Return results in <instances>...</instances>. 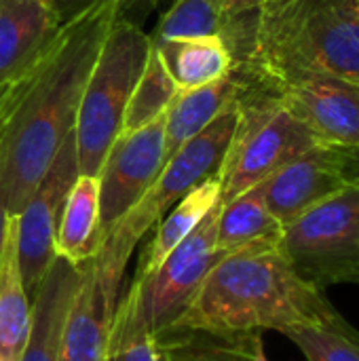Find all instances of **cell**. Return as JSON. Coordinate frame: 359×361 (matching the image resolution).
Wrapping results in <instances>:
<instances>
[{
    "label": "cell",
    "instance_id": "obj_27",
    "mask_svg": "<svg viewBox=\"0 0 359 361\" xmlns=\"http://www.w3.org/2000/svg\"><path fill=\"white\" fill-rule=\"evenodd\" d=\"M13 85H15V82H13ZM13 85H11L8 104H11V97H13ZM8 104H6L4 114H2V118H0V252H2L4 235H6V222H8V214H6V205H4V192H2V165H4V118H6Z\"/></svg>",
    "mask_w": 359,
    "mask_h": 361
},
{
    "label": "cell",
    "instance_id": "obj_2",
    "mask_svg": "<svg viewBox=\"0 0 359 361\" xmlns=\"http://www.w3.org/2000/svg\"><path fill=\"white\" fill-rule=\"evenodd\" d=\"M222 38L243 87L273 93L309 74L359 80L353 0H264L256 11L229 19Z\"/></svg>",
    "mask_w": 359,
    "mask_h": 361
},
{
    "label": "cell",
    "instance_id": "obj_18",
    "mask_svg": "<svg viewBox=\"0 0 359 361\" xmlns=\"http://www.w3.org/2000/svg\"><path fill=\"white\" fill-rule=\"evenodd\" d=\"M241 82L231 70L229 76L199 87L180 89L165 112V163L180 146L199 135L231 102L239 97Z\"/></svg>",
    "mask_w": 359,
    "mask_h": 361
},
{
    "label": "cell",
    "instance_id": "obj_21",
    "mask_svg": "<svg viewBox=\"0 0 359 361\" xmlns=\"http://www.w3.org/2000/svg\"><path fill=\"white\" fill-rule=\"evenodd\" d=\"M281 222L269 212L260 184L220 203L216 224V245L222 252H233L258 241L281 239Z\"/></svg>",
    "mask_w": 359,
    "mask_h": 361
},
{
    "label": "cell",
    "instance_id": "obj_19",
    "mask_svg": "<svg viewBox=\"0 0 359 361\" xmlns=\"http://www.w3.org/2000/svg\"><path fill=\"white\" fill-rule=\"evenodd\" d=\"M167 72L180 89H199L212 85L233 70V53L222 36L182 38L152 42Z\"/></svg>",
    "mask_w": 359,
    "mask_h": 361
},
{
    "label": "cell",
    "instance_id": "obj_7",
    "mask_svg": "<svg viewBox=\"0 0 359 361\" xmlns=\"http://www.w3.org/2000/svg\"><path fill=\"white\" fill-rule=\"evenodd\" d=\"M279 247L307 283H359V188L351 186L284 224Z\"/></svg>",
    "mask_w": 359,
    "mask_h": 361
},
{
    "label": "cell",
    "instance_id": "obj_13",
    "mask_svg": "<svg viewBox=\"0 0 359 361\" xmlns=\"http://www.w3.org/2000/svg\"><path fill=\"white\" fill-rule=\"evenodd\" d=\"M269 212L284 224L292 222L326 199L351 188L339 146L317 144L277 169L262 184Z\"/></svg>",
    "mask_w": 359,
    "mask_h": 361
},
{
    "label": "cell",
    "instance_id": "obj_23",
    "mask_svg": "<svg viewBox=\"0 0 359 361\" xmlns=\"http://www.w3.org/2000/svg\"><path fill=\"white\" fill-rule=\"evenodd\" d=\"M288 336L307 361H359V330L336 309L317 322L288 330Z\"/></svg>",
    "mask_w": 359,
    "mask_h": 361
},
{
    "label": "cell",
    "instance_id": "obj_25",
    "mask_svg": "<svg viewBox=\"0 0 359 361\" xmlns=\"http://www.w3.org/2000/svg\"><path fill=\"white\" fill-rule=\"evenodd\" d=\"M178 91L180 87L174 82L171 74L167 72L159 51L150 44L146 66L127 104L121 133H129V131H135L154 123L159 116L167 112Z\"/></svg>",
    "mask_w": 359,
    "mask_h": 361
},
{
    "label": "cell",
    "instance_id": "obj_4",
    "mask_svg": "<svg viewBox=\"0 0 359 361\" xmlns=\"http://www.w3.org/2000/svg\"><path fill=\"white\" fill-rule=\"evenodd\" d=\"M150 36L123 13L110 25L87 78L76 123L74 146L78 176H97L118 137L131 93L142 76Z\"/></svg>",
    "mask_w": 359,
    "mask_h": 361
},
{
    "label": "cell",
    "instance_id": "obj_30",
    "mask_svg": "<svg viewBox=\"0 0 359 361\" xmlns=\"http://www.w3.org/2000/svg\"><path fill=\"white\" fill-rule=\"evenodd\" d=\"M8 95H11V85L8 87H0V118L4 114V108L8 104Z\"/></svg>",
    "mask_w": 359,
    "mask_h": 361
},
{
    "label": "cell",
    "instance_id": "obj_28",
    "mask_svg": "<svg viewBox=\"0 0 359 361\" xmlns=\"http://www.w3.org/2000/svg\"><path fill=\"white\" fill-rule=\"evenodd\" d=\"M47 2L53 6V11L57 13L59 21L63 23V21L72 19L74 15L83 13L85 8H89L91 4H95V2H99V0H47ZM125 4H127V0H125ZM123 11H125V8H123Z\"/></svg>",
    "mask_w": 359,
    "mask_h": 361
},
{
    "label": "cell",
    "instance_id": "obj_9",
    "mask_svg": "<svg viewBox=\"0 0 359 361\" xmlns=\"http://www.w3.org/2000/svg\"><path fill=\"white\" fill-rule=\"evenodd\" d=\"M165 167V114L154 123L118 133L99 173L102 241L114 224L150 190Z\"/></svg>",
    "mask_w": 359,
    "mask_h": 361
},
{
    "label": "cell",
    "instance_id": "obj_11",
    "mask_svg": "<svg viewBox=\"0 0 359 361\" xmlns=\"http://www.w3.org/2000/svg\"><path fill=\"white\" fill-rule=\"evenodd\" d=\"M277 97L320 144L359 146V80L309 74L269 93Z\"/></svg>",
    "mask_w": 359,
    "mask_h": 361
},
{
    "label": "cell",
    "instance_id": "obj_12",
    "mask_svg": "<svg viewBox=\"0 0 359 361\" xmlns=\"http://www.w3.org/2000/svg\"><path fill=\"white\" fill-rule=\"evenodd\" d=\"M121 283L123 275L112 273L97 258L83 264V279L63 324L59 361H108Z\"/></svg>",
    "mask_w": 359,
    "mask_h": 361
},
{
    "label": "cell",
    "instance_id": "obj_1",
    "mask_svg": "<svg viewBox=\"0 0 359 361\" xmlns=\"http://www.w3.org/2000/svg\"><path fill=\"white\" fill-rule=\"evenodd\" d=\"M125 0H99L63 21L32 70L13 85L4 118L2 192L17 216L72 133L99 47Z\"/></svg>",
    "mask_w": 359,
    "mask_h": 361
},
{
    "label": "cell",
    "instance_id": "obj_31",
    "mask_svg": "<svg viewBox=\"0 0 359 361\" xmlns=\"http://www.w3.org/2000/svg\"><path fill=\"white\" fill-rule=\"evenodd\" d=\"M157 0H127V4H125V11L123 13H127V11H131V8H138L140 4H148V6H152Z\"/></svg>",
    "mask_w": 359,
    "mask_h": 361
},
{
    "label": "cell",
    "instance_id": "obj_32",
    "mask_svg": "<svg viewBox=\"0 0 359 361\" xmlns=\"http://www.w3.org/2000/svg\"><path fill=\"white\" fill-rule=\"evenodd\" d=\"M254 361H269V360H267V355H264V349H260V351L256 353V357H254Z\"/></svg>",
    "mask_w": 359,
    "mask_h": 361
},
{
    "label": "cell",
    "instance_id": "obj_26",
    "mask_svg": "<svg viewBox=\"0 0 359 361\" xmlns=\"http://www.w3.org/2000/svg\"><path fill=\"white\" fill-rule=\"evenodd\" d=\"M226 21L222 0H176L148 36L152 42L222 36Z\"/></svg>",
    "mask_w": 359,
    "mask_h": 361
},
{
    "label": "cell",
    "instance_id": "obj_17",
    "mask_svg": "<svg viewBox=\"0 0 359 361\" xmlns=\"http://www.w3.org/2000/svg\"><path fill=\"white\" fill-rule=\"evenodd\" d=\"M32 326V302L17 252V216H8L0 252V361H19Z\"/></svg>",
    "mask_w": 359,
    "mask_h": 361
},
{
    "label": "cell",
    "instance_id": "obj_14",
    "mask_svg": "<svg viewBox=\"0 0 359 361\" xmlns=\"http://www.w3.org/2000/svg\"><path fill=\"white\" fill-rule=\"evenodd\" d=\"M59 25L47 0H0V87L32 70Z\"/></svg>",
    "mask_w": 359,
    "mask_h": 361
},
{
    "label": "cell",
    "instance_id": "obj_10",
    "mask_svg": "<svg viewBox=\"0 0 359 361\" xmlns=\"http://www.w3.org/2000/svg\"><path fill=\"white\" fill-rule=\"evenodd\" d=\"M78 176L74 129L59 146L53 163L17 214V252L23 286L32 296L55 260V231L68 190Z\"/></svg>",
    "mask_w": 359,
    "mask_h": 361
},
{
    "label": "cell",
    "instance_id": "obj_6",
    "mask_svg": "<svg viewBox=\"0 0 359 361\" xmlns=\"http://www.w3.org/2000/svg\"><path fill=\"white\" fill-rule=\"evenodd\" d=\"M317 144V137L307 125L277 97L241 85L237 129L218 173L220 203H229L241 192L262 184L277 169Z\"/></svg>",
    "mask_w": 359,
    "mask_h": 361
},
{
    "label": "cell",
    "instance_id": "obj_3",
    "mask_svg": "<svg viewBox=\"0 0 359 361\" xmlns=\"http://www.w3.org/2000/svg\"><path fill=\"white\" fill-rule=\"evenodd\" d=\"M334 307L324 290L298 277L279 239L224 254L182 313L161 332L241 336L317 322Z\"/></svg>",
    "mask_w": 359,
    "mask_h": 361
},
{
    "label": "cell",
    "instance_id": "obj_5",
    "mask_svg": "<svg viewBox=\"0 0 359 361\" xmlns=\"http://www.w3.org/2000/svg\"><path fill=\"white\" fill-rule=\"evenodd\" d=\"M237 121L239 97L231 102L199 135L178 148V152L161 169L150 190L104 237L95 256L104 262V267L123 275L138 241L193 188L220 173L237 129Z\"/></svg>",
    "mask_w": 359,
    "mask_h": 361
},
{
    "label": "cell",
    "instance_id": "obj_16",
    "mask_svg": "<svg viewBox=\"0 0 359 361\" xmlns=\"http://www.w3.org/2000/svg\"><path fill=\"white\" fill-rule=\"evenodd\" d=\"M53 247L57 258L76 267L97 256L102 247L97 176H76L59 214Z\"/></svg>",
    "mask_w": 359,
    "mask_h": 361
},
{
    "label": "cell",
    "instance_id": "obj_24",
    "mask_svg": "<svg viewBox=\"0 0 359 361\" xmlns=\"http://www.w3.org/2000/svg\"><path fill=\"white\" fill-rule=\"evenodd\" d=\"M169 361H254L262 349L260 334L216 336L205 332L159 334Z\"/></svg>",
    "mask_w": 359,
    "mask_h": 361
},
{
    "label": "cell",
    "instance_id": "obj_33",
    "mask_svg": "<svg viewBox=\"0 0 359 361\" xmlns=\"http://www.w3.org/2000/svg\"><path fill=\"white\" fill-rule=\"evenodd\" d=\"M353 6H355V11H358L359 15V0H353Z\"/></svg>",
    "mask_w": 359,
    "mask_h": 361
},
{
    "label": "cell",
    "instance_id": "obj_20",
    "mask_svg": "<svg viewBox=\"0 0 359 361\" xmlns=\"http://www.w3.org/2000/svg\"><path fill=\"white\" fill-rule=\"evenodd\" d=\"M220 203V178L214 176L193 188L184 199H180L167 218H161L157 233L142 254L138 279L150 277L161 262L195 231V226Z\"/></svg>",
    "mask_w": 359,
    "mask_h": 361
},
{
    "label": "cell",
    "instance_id": "obj_15",
    "mask_svg": "<svg viewBox=\"0 0 359 361\" xmlns=\"http://www.w3.org/2000/svg\"><path fill=\"white\" fill-rule=\"evenodd\" d=\"M83 279V264L53 260L32 294V326L19 361H59L63 324Z\"/></svg>",
    "mask_w": 359,
    "mask_h": 361
},
{
    "label": "cell",
    "instance_id": "obj_29",
    "mask_svg": "<svg viewBox=\"0 0 359 361\" xmlns=\"http://www.w3.org/2000/svg\"><path fill=\"white\" fill-rule=\"evenodd\" d=\"M262 2L264 0H222V11H224L226 19H233V17L256 11Z\"/></svg>",
    "mask_w": 359,
    "mask_h": 361
},
{
    "label": "cell",
    "instance_id": "obj_22",
    "mask_svg": "<svg viewBox=\"0 0 359 361\" xmlns=\"http://www.w3.org/2000/svg\"><path fill=\"white\" fill-rule=\"evenodd\" d=\"M108 361H169L159 334H154L144 319L138 281H131L127 294L118 298Z\"/></svg>",
    "mask_w": 359,
    "mask_h": 361
},
{
    "label": "cell",
    "instance_id": "obj_8",
    "mask_svg": "<svg viewBox=\"0 0 359 361\" xmlns=\"http://www.w3.org/2000/svg\"><path fill=\"white\" fill-rule=\"evenodd\" d=\"M220 203L195 226V231L161 262L146 279H133L140 286V305L144 319L154 334H161L195 296L212 267L226 254L216 245Z\"/></svg>",
    "mask_w": 359,
    "mask_h": 361
}]
</instances>
